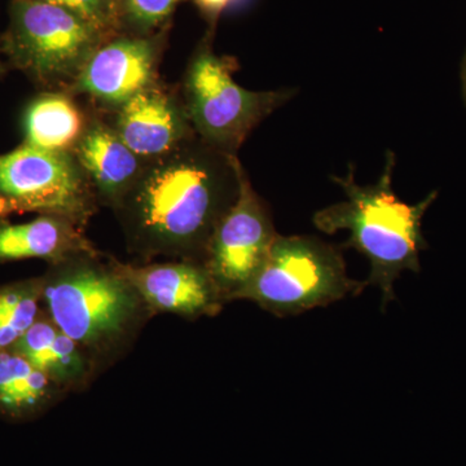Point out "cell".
Wrapping results in <instances>:
<instances>
[{"instance_id": "obj_10", "label": "cell", "mask_w": 466, "mask_h": 466, "mask_svg": "<svg viewBox=\"0 0 466 466\" xmlns=\"http://www.w3.org/2000/svg\"><path fill=\"white\" fill-rule=\"evenodd\" d=\"M158 52V36L116 34L91 55L73 88L119 109L153 85Z\"/></svg>"}, {"instance_id": "obj_1", "label": "cell", "mask_w": 466, "mask_h": 466, "mask_svg": "<svg viewBox=\"0 0 466 466\" xmlns=\"http://www.w3.org/2000/svg\"><path fill=\"white\" fill-rule=\"evenodd\" d=\"M238 158L188 139L148 161L115 210L128 249L204 263L208 241L238 195Z\"/></svg>"}, {"instance_id": "obj_15", "label": "cell", "mask_w": 466, "mask_h": 466, "mask_svg": "<svg viewBox=\"0 0 466 466\" xmlns=\"http://www.w3.org/2000/svg\"><path fill=\"white\" fill-rule=\"evenodd\" d=\"M64 394L66 389L14 349L0 351V410L5 415L15 419L36 415Z\"/></svg>"}, {"instance_id": "obj_7", "label": "cell", "mask_w": 466, "mask_h": 466, "mask_svg": "<svg viewBox=\"0 0 466 466\" xmlns=\"http://www.w3.org/2000/svg\"><path fill=\"white\" fill-rule=\"evenodd\" d=\"M0 196L15 211L63 217L81 227L96 210V193L75 153L26 143L0 155Z\"/></svg>"}, {"instance_id": "obj_8", "label": "cell", "mask_w": 466, "mask_h": 466, "mask_svg": "<svg viewBox=\"0 0 466 466\" xmlns=\"http://www.w3.org/2000/svg\"><path fill=\"white\" fill-rule=\"evenodd\" d=\"M238 195L208 241L204 265L227 302L257 274L274 244L271 217L238 159Z\"/></svg>"}, {"instance_id": "obj_9", "label": "cell", "mask_w": 466, "mask_h": 466, "mask_svg": "<svg viewBox=\"0 0 466 466\" xmlns=\"http://www.w3.org/2000/svg\"><path fill=\"white\" fill-rule=\"evenodd\" d=\"M116 268L134 285L153 315L195 319L216 317L226 300L207 266L198 260L133 265L116 260Z\"/></svg>"}, {"instance_id": "obj_3", "label": "cell", "mask_w": 466, "mask_h": 466, "mask_svg": "<svg viewBox=\"0 0 466 466\" xmlns=\"http://www.w3.org/2000/svg\"><path fill=\"white\" fill-rule=\"evenodd\" d=\"M395 156L389 153L385 171L375 186L360 187L350 173L333 177L348 200L325 208L314 216L315 226L325 233L351 232L348 247L355 248L370 263L367 284L379 285L382 309L395 299L394 283L404 269L420 271V251L428 245L421 232L422 217L437 198L431 192L416 205L401 202L391 188Z\"/></svg>"}, {"instance_id": "obj_12", "label": "cell", "mask_w": 466, "mask_h": 466, "mask_svg": "<svg viewBox=\"0 0 466 466\" xmlns=\"http://www.w3.org/2000/svg\"><path fill=\"white\" fill-rule=\"evenodd\" d=\"M73 153L94 187L97 200L115 208L146 167L113 128L100 122L87 125Z\"/></svg>"}, {"instance_id": "obj_16", "label": "cell", "mask_w": 466, "mask_h": 466, "mask_svg": "<svg viewBox=\"0 0 466 466\" xmlns=\"http://www.w3.org/2000/svg\"><path fill=\"white\" fill-rule=\"evenodd\" d=\"M84 113L64 94H45L27 106L24 116L25 143L54 152H70L84 135Z\"/></svg>"}, {"instance_id": "obj_2", "label": "cell", "mask_w": 466, "mask_h": 466, "mask_svg": "<svg viewBox=\"0 0 466 466\" xmlns=\"http://www.w3.org/2000/svg\"><path fill=\"white\" fill-rule=\"evenodd\" d=\"M46 315L103 368L131 348L153 317L116 259L99 251L51 265L42 278Z\"/></svg>"}, {"instance_id": "obj_20", "label": "cell", "mask_w": 466, "mask_h": 466, "mask_svg": "<svg viewBox=\"0 0 466 466\" xmlns=\"http://www.w3.org/2000/svg\"><path fill=\"white\" fill-rule=\"evenodd\" d=\"M195 5L200 9L201 14L207 18L211 25H216L218 18L222 12L228 7L232 0H193Z\"/></svg>"}, {"instance_id": "obj_19", "label": "cell", "mask_w": 466, "mask_h": 466, "mask_svg": "<svg viewBox=\"0 0 466 466\" xmlns=\"http://www.w3.org/2000/svg\"><path fill=\"white\" fill-rule=\"evenodd\" d=\"M73 12L88 21L106 35L113 36L122 29L121 15L113 0H45Z\"/></svg>"}, {"instance_id": "obj_23", "label": "cell", "mask_w": 466, "mask_h": 466, "mask_svg": "<svg viewBox=\"0 0 466 466\" xmlns=\"http://www.w3.org/2000/svg\"><path fill=\"white\" fill-rule=\"evenodd\" d=\"M464 85H465V92H466V60H465V67H464Z\"/></svg>"}, {"instance_id": "obj_21", "label": "cell", "mask_w": 466, "mask_h": 466, "mask_svg": "<svg viewBox=\"0 0 466 466\" xmlns=\"http://www.w3.org/2000/svg\"><path fill=\"white\" fill-rule=\"evenodd\" d=\"M14 208L11 207V204L0 196V217L7 216V214L14 213Z\"/></svg>"}, {"instance_id": "obj_13", "label": "cell", "mask_w": 466, "mask_h": 466, "mask_svg": "<svg viewBox=\"0 0 466 466\" xmlns=\"http://www.w3.org/2000/svg\"><path fill=\"white\" fill-rule=\"evenodd\" d=\"M12 349L67 392L84 390L101 372L94 358L46 314Z\"/></svg>"}, {"instance_id": "obj_11", "label": "cell", "mask_w": 466, "mask_h": 466, "mask_svg": "<svg viewBox=\"0 0 466 466\" xmlns=\"http://www.w3.org/2000/svg\"><path fill=\"white\" fill-rule=\"evenodd\" d=\"M115 131L146 161L167 155L192 137L186 110L155 85L144 88L118 109Z\"/></svg>"}, {"instance_id": "obj_18", "label": "cell", "mask_w": 466, "mask_h": 466, "mask_svg": "<svg viewBox=\"0 0 466 466\" xmlns=\"http://www.w3.org/2000/svg\"><path fill=\"white\" fill-rule=\"evenodd\" d=\"M180 0H122V27H128L131 34L152 35L164 25L177 8Z\"/></svg>"}, {"instance_id": "obj_4", "label": "cell", "mask_w": 466, "mask_h": 466, "mask_svg": "<svg viewBox=\"0 0 466 466\" xmlns=\"http://www.w3.org/2000/svg\"><path fill=\"white\" fill-rule=\"evenodd\" d=\"M366 285L349 278L341 253L330 245L315 238L276 236L265 262L235 300H251L287 317L357 296Z\"/></svg>"}, {"instance_id": "obj_22", "label": "cell", "mask_w": 466, "mask_h": 466, "mask_svg": "<svg viewBox=\"0 0 466 466\" xmlns=\"http://www.w3.org/2000/svg\"><path fill=\"white\" fill-rule=\"evenodd\" d=\"M113 2L116 3V7H118V9H119V15H121V3H122V0H113Z\"/></svg>"}, {"instance_id": "obj_6", "label": "cell", "mask_w": 466, "mask_h": 466, "mask_svg": "<svg viewBox=\"0 0 466 466\" xmlns=\"http://www.w3.org/2000/svg\"><path fill=\"white\" fill-rule=\"evenodd\" d=\"M233 61L204 43L189 64L184 82L187 116L201 139L233 155L253 128L290 94L245 90L232 78Z\"/></svg>"}, {"instance_id": "obj_24", "label": "cell", "mask_w": 466, "mask_h": 466, "mask_svg": "<svg viewBox=\"0 0 466 466\" xmlns=\"http://www.w3.org/2000/svg\"><path fill=\"white\" fill-rule=\"evenodd\" d=\"M0 72H2V66H0Z\"/></svg>"}, {"instance_id": "obj_14", "label": "cell", "mask_w": 466, "mask_h": 466, "mask_svg": "<svg viewBox=\"0 0 466 466\" xmlns=\"http://www.w3.org/2000/svg\"><path fill=\"white\" fill-rule=\"evenodd\" d=\"M97 253L84 227L66 218L41 216L32 222L0 225V262L46 259L54 263Z\"/></svg>"}, {"instance_id": "obj_17", "label": "cell", "mask_w": 466, "mask_h": 466, "mask_svg": "<svg viewBox=\"0 0 466 466\" xmlns=\"http://www.w3.org/2000/svg\"><path fill=\"white\" fill-rule=\"evenodd\" d=\"M42 294V279L0 289V351L14 348L41 317Z\"/></svg>"}, {"instance_id": "obj_5", "label": "cell", "mask_w": 466, "mask_h": 466, "mask_svg": "<svg viewBox=\"0 0 466 466\" xmlns=\"http://www.w3.org/2000/svg\"><path fill=\"white\" fill-rule=\"evenodd\" d=\"M109 38L60 5L14 0L3 50L15 66L39 84L75 85L88 58Z\"/></svg>"}]
</instances>
